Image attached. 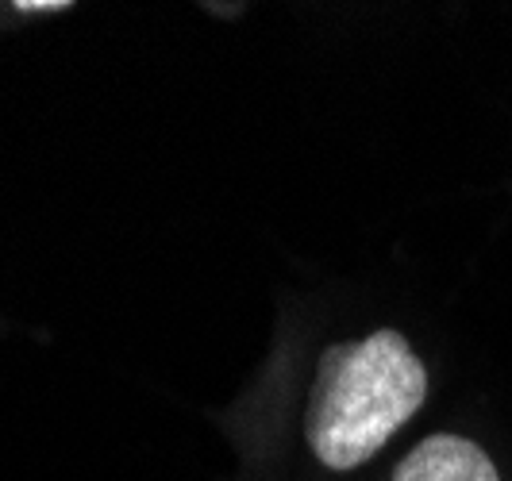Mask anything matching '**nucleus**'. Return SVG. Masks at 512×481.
I'll return each mask as SVG.
<instances>
[{"mask_svg": "<svg viewBox=\"0 0 512 481\" xmlns=\"http://www.w3.org/2000/svg\"><path fill=\"white\" fill-rule=\"evenodd\" d=\"M16 8H20V12H66L70 4H66V0H20Z\"/></svg>", "mask_w": 512, "mask_h": 481, "instance_id": "7ed1b4c3", "label": "nucleus"}, {"mask_svg": "<svg viewBox=\"0 0 512 481\" xmlns=\"http://www.w3.org/2000/svg\"><path fill=\"white\" fill-rule=\"evenodd\" d=\"M393 481H501V474L478 443L443 431L416 443L393 470Z\"/></svg>", "mask_w": 512, "mask_h": 481, "instance_id": "f03ea898", "label": "nucleus"}, {"mask_svg": "<svg viewBox=\"0 0 512 481\" xmlns=\"http://www.w3.org/2000/svg\"><path fill=\"white\" fill-rule=\"evenodd\" d=\"M428 366L401 331L382 328L320 355L308 393L305 439L328 470H355L420 412Z\"/></svg>", "mask_w": 512, "mask_h": 481, "instance_id": "f257e3e1", "label": "nucleus"}]
</instances>
